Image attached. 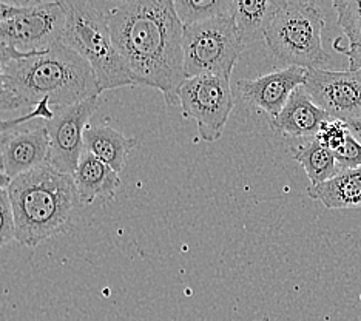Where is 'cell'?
<instances>
[{"mask_svg": "<svg viewBox=\"0 0 361 321\" xmlns=\"http://www.w3.org/2000/svg\"><path fill=\"white\" fill-rule=\"evenodd\" d=\"M113 44L137 85L159 90L166 104H179L184 71L183 36L173 0H105L97 2Z\"/></svg>", "mask_w": 361, "mask_h": 321, "instance_id": "1", "label": "cell"}, {"mask_svg": "<svg viewBox=\"0 0 361 321\" xmlns=\"http://www.w3.org/2000/svg\"><path fill=\"white\" fill-rule=\"evenodd\" d=\"M6 85L22 109H35L42 101L57 109L101 96L92 67L63 42L13 59L6 67Z\"/></svg>", "mask_w": 361, "mask_h": 321, "instance_id": "2", "label": "cell"}, {"mask_svg": "<svg viewBox=\"0 0 361 321\" xmlns=\"http://www.w3.org/2000/svg\"><path fill=\"white\" fill-rule=\"evenodd\" d=\"M10 195L16 241L37 247L54 235L67 232L82 204L75 179L50 164L14 178Z\"/></svg>", "mask_w": 361, "mask_h": 321, "instance_id": "3", "label": "cell"}, {"mask_svg": "<svg viewBox=\"0 0 361 321\" xmlns=\"http://www.w3.org/2000/svg\"><path fill=\"white\" fill-rule=\"evenodd\" d=\"M67 23L62 42L88 62L101 95L106 90L137 85L113 44L109 23L97 2L63 0Z\"/></svg>", "mask_w": 361, "mask_h": 321, "instance_id": "4", "label": "cell"}, {"mask_svg": "<svg viewBox=\"0 0 361 321\" xmlns=\"http://www.w3.org/2000/svg\"><path fill=\"white\" fill-rule=\"evenodd\" d=\"M324 19L314 2L283 0L266 32V44L286 67L319 70L331 61L323 49Z\"/></svg>", "mask_w": 361, "mask_h": 321, "instance_id": "5", "label": "cell"}, {"mask_svg": "<svg viewBox=\"0 0 361 321\" xmlns=\"http://www.w3.org/2000/svg\"><path fill=\"white\" fill-rule=\"evenodd\" d=\"M244 48L232 16L187 25L183 36L185 78L200 74L231 78Z\"/></svg>", "mask_w": 361, "mask_h": 321, "instance_id": "6", "label": "cell"}, {"mask_svg": "<svg viewBox=\"0 0 361 321\" xmlns=\"http://www.w3.org/2000/svg\"><path fill=\"white\" fill-rule=\"evenodd\" d=\"M178 97L183 116L198 123L201 139L215 143L223 136L235 104L231 78L219 74L187 78Z\"/></svg>", "mask_w": 361, "mask_h": 321, "instance_id": "7", "label": "cell"}, {"mask_svg": "<svg viewBox=\"0 0 361 321\" xmlns=\"http://www.w3.org/2000/svg\"><path fill=\"white\" fill-rule=\"evenodd\" d=\"M67 13L62 2H32L22 14L0 23V44L19 53H42L62 42Z\"/></svg>", "mask_w": 361, "mask_h": 321, "instance_id": "8", "label": "cell"}, {"mask_svg": "<svg viewBox=\"0 0 361 321\" xmlns=\"http://www.w3.org/2000/svg\"><path fill=\"white\" fill-rule=\"evenodd\" d=\"M97 105H99V96L90 97L75 105L57 107L53 119L45 121L50 136L48 164L56 170L73 176L82 153L85 152L84 133Z\"/></svg>", "mask_w": 361, "mask_h": 321, "instance_id": "9", "label": "cell"}, {"mask_svg": "<svg viewBox=\"0 0 361 321\" xmlns=\"http://www.w3.org/2000/svg\"><path fill=\"white\" fill-rule=\"evenodd\" d=\"M302 88L331 118H361V71L309 70Z\"/></svg>", "mask_w": 361, "mask_h": 321, "instance_id": "10", "label": "cell"}, {"mask_svg": "<svg viewBox=\"0 0 361 321\" xmlns=\"http://www.w3.org/2000/svg\"><path fill=\"white\" fill-rule=\"evenodd\" d=\"M50 159V136L45 126L18 127L0 138V170L11 179L42 167Z\"/></svg>", "mask_w": 361, "mask_h": 321, "instance_id": "11", "label": "cell"}, {"mask_svg": "<svg viewBox=\"0 0 361 321\" xmlns=\"http://www.w3.org/2000/svg\"><path fill=\"white\" fill-rule=\"evenodd\" d=\"M306 76L307 70L305 68L284 67L257 79L238 80L236 88L245 102L275 118L295 90L306 84Z\"/></svg>", "mask_w": 361, "mask_h": 321, "instance_id": "12", "label": "cell"}, {"mask_svg": "<svg viewBox=\"0 0 361 321\" xmlns=\"http://www.w3.org/2000/svg\"><path fill=\"white\" fill-rule=\"evenodd\" d=\"M329 118L322 107L312 101L306 90L300 87L292 93L280 114L270 118V128L276 135L315 139L319 127Z\"/></svg>", "mask_w": 361, "mask_h": 321, "instance_id": "13", "label": "cell"}, {"mask_svg": "<svg viewBox=\"0 0 361 321\" xmlns=\"http://www.w3.org/2000/svg\"><path fill=\"white\" fill-rule=\"evenodd\" d=\"M73 179L82 204H93L97 200H113L121 187L119 173L88 152L82 153L78 167L73 173Z\"/></svg>", "mask_w": 361, "mask_h": 321, "instance_id": "14", "label": "cell"}, {"mask_svg": "<svg viewBox=\"0 0 361 321\" xmlns=\"http://www.w3.org/2000/svg\"><path fill=\"white\" fill-rule=\"evenodd\" d=\"M283 0H232L231 16L244 47L266 39Z\"/></svg>", "mask_w": 361, "mask_h": 321, "instance_id": "15", "label": "cell"}, {"mask_svg": "<svg viewBox=\"0 0 361 321\" xmlns=\"http://www.w3.org/2000/svg\"><path fill=\"white\" fill-rule=\"evenodd\" d=\"M135 145L136 141L133 138L124 136L106 123L88 126L84 133L85 152L94 155L116 173L124 170L127 156Z\"/></svg>", "mask_w": 361, "mask_h": 321, "instance_id": "16", "label": "cell"}, {"mask_svg": "<svg viewBox=\"0 0 361 321\" xmlns=\"http://www.w3.org/2000/svg\"><path fill=\"white\" fill-rule=\"evenodd\" d=\"M307 195L310 200L323 202L327 209H361V167L341 170L317 187L309 186Z\"/></svg>", "mask_w": 361, "mask_h": 321, "instance_id": "17", "label": "cell"}, {"mask_svg": "<svg viewBox=\"0 0 361 321\" xmlns=\"http://www.w3.org/2000/svg\"><path fill=\"white\" fill-rule=\"evenodd\" d=\"M292 156L306 170L310 187L323 184L341 171L334 153L319 144L317 139H310L306 144L293 147Z\"/></svg>", "mask_w": 361, "mask_h": 321, "instance_id": "18", "label": "cell"}, {"mask_svg": "<svg viewBox=\"0 0 361 321\" xmlns=\"http://www.w3.org/2000/svg\"><path fill=\"white\" fill-rule=\"evenodd\" d=\"M173 4L184 27L231 16L232 10V0H173Z\"/></svg>", "mask_w": 361, "mask_h": 321, "instance_id": "19", "label": "cell"}, {"mask_svg": "<svg viewBox=\"0 0 361 321\" xmlns=\"http://www.w3.org/2000/svg\"><path fill=\"white\" fill-rule=\"evenodd\" d=\"M334 8L349 47L361 45V0L334 2Z\"/></svg>", "mask_w": 361, "mask_h": 321, "instance_id": "20", "label": "cell"}, {"mask_svg": "<svg viewBox=\"0 0 361 321\" xmlns=\"http://www.w3.org/2000/svg\"><path fill=\"white\" fill-rule=\"evenodd\" d=\"M28 56L19 53L18 49L8 47L5 44H0V111H16L20 110L22 107L18 102V99L13 96L10 88L6 85V67L13 59H19V57Z\"/></svg>", "mask_w": 361, "mask_h": 321, "instance_id": "21", "label": "cell"}, {"mask_svg": "<svg viewBox=\"0 0 361 321\" xmlns=\"http://www.w3.org/2000/svg\"><path fill=\"white\" fill-rule=\"evenodd\" d=\"M349 136H350V131L346 122L341 119L329 118L326 122H323L322 127H319V131L315 139L323 147H326L327 150H331L334 153L338 150L344 143H346V139Z\"/></svg>", "mask_w": 361, "mask_h": 321, "instance_id": "22", "label": "cell"}, {"mask_svg": "<svg viewBox=\"0 0 361 321\" xmlns=\"http://www.w3.org/2000/svg\"><path fill=\"white\" fill-rule=\"evenodd\" d=\"M16 240V224L8 190H0V247Z\"/></svg>", "mask_w": 361, "mask_h": 321, "instance_id": "23", "label": "cell"}, {"mask_svg": "<svg viewBox=\"0 0 361 321\" xmlns=\"http://www.w3.org/2000/svg\"><path fill=\"white\" fill-rule=\"evenodd\" d=\"M54 116V110L51 109V105L48 104V101H42L37 104L35 109H32L30 113L22 114L19 118L14 119H0V135L6 133V131H11L18 127H22L23 123L30 122L31 119H45L50 121Z\"/></svg>", "mask_w": 361, "mask_h": 321, "instance_id": "24", "label": "cell"}, {"mask_svg": "<svg viewBox=\"0 0 361 321\" xmlns=\"http://www.w3.org/2000/svg\"><path fill=\"white\" fill-rule=\"evenodd\" d=\"M334 156L338 164L340 170L360 169L361 167V144L354 136H349L338 150L334 152Z\"/></svg>", "mask_w": 361, "mask_h": 321, "instance_id": "25", "label": "cell"}, {"mask_svg": "<svg viewBox=\"0 0 361 321\" xmlns=\"http://www.w3.org/2000/svg\"><path fill=\"white\" fill-rule=\"evenodd\" d=\"M32 2H0V23L10 20L16 16L22 14Z\"/></svg>", "mask_w": 361, "mask_h": 321, "instance_id": "26", "label": "cell"}, {"mask_svg": "<svg viewBox=\"0 0 361 321\" xmlns=\"http://www.w3.org/2000/svg\"><path fill=\"white\" fill-rule=\"evenodd\" d=\"M341 52L348 56L352 71H361V45H354L341 49Z\"/></svg>", "mask_w": 361, "mask_h": 321, "instance_id": "27", "label": "cell"}, {"mask_svg": "<svg viewBox=\"0 0 361 321\" xmlns=\"http://www.w3.org/2000/svg\"><path fill=\"white\" fill-rule=\"evenodd\" d=\"M346 123H348V127H349L350 135L354 136L357 141L361 144V118L349 119V121H346Z\"/></svg>", "mask_w": 361, "mask_h": 321, "instance_id": "28", "label": "cell"}, {"mask_svg": "<svg viewBox=\"0 0 361 321\" xmlns=\"http://www.w3.org/2000/svg\"><path fill=\"white\" fill-rule=\"evenodd\" d=\"M11 178L6 175V173L4 170H0V190H5V188L10 187L11 184Z\"/></svg>", "mask_w": 361, "mask_h": 321, "instance_id": "29", "label": "cell"}]
</instances>
